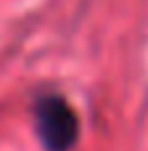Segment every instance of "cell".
<instances>
[{"mask_svg": "<svg viewBox=\"0 0 148 151\" xmlns=\"http://www.w3.org/2000/svg\"><path fill=\"white\" fill-rule=\"evenodd\" d=\"M34 130L45 151H69L77 143L79 122L61 96H42L34 104Z\"/></svg>", "mask_w": 148, "mask_h": 151, "instance_id": "obj_1", "label": "cell"}]
</instances>
